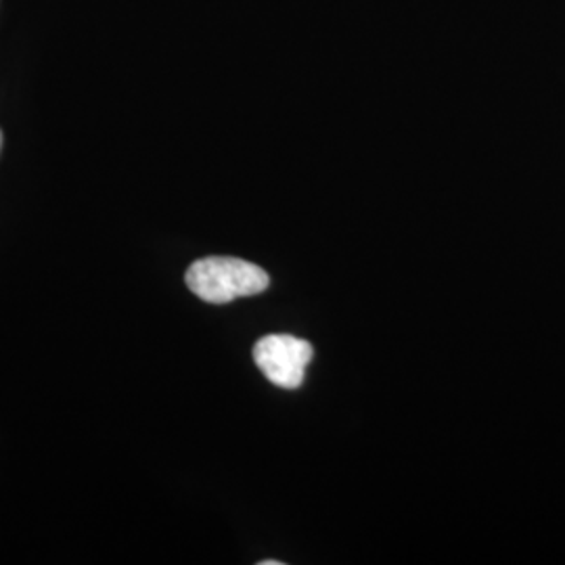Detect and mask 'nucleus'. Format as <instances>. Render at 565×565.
Listing matches in <instances>:
<instances>
[{"label": "nucleus", "instance_id": "obj_1", "mask_svg": "<svg viewBox=\"0 0 565 565\" xmlns=\"http://www.w3.org/2000/svg\"><path fill=\"white\" fill-rule=\"evenodd\" d=\"M184 282L203 302L221 306L263 294L270 277L258 264L231 256H207L186 268Z\"/></svg>", "mask_w": 565, "mask_h": 565}, {"label": "nucleus", "instance_id": "obj_2", "mask_svg": "<svg viewBox=\"0 0 565 565\" xmlns=\"http://www.w3.org/2000/svg\"><path fill=\"white\" fill-rule=\"evenodd\" d=\"M254 361L270 384L282 390H298L312 361V345L294 335H266L254 345Z\"/></svg>", "mask_w": 565, "mask_h": 565}, {"label": "nucleus", "instance_id": "obj_3", "mask_svg": "<svg viewBox=\"0 0 565 565\" xmlns=\"http://www.w3.org/2000/svg\"><path fill=\"white\" fill-rule=\"evenodd\" d=\"M260 565H281V562H260Z\"/></svg>", "mask_w": 565, "mask_h": 565}, {"label": "nucleus", "instance_id": "obj_4", "mask_svg": "<svg viewBox=\"0 0 565 565\" xmlns=\"http://www.w3.org/2000/svg\"><path fill=\"white\" fill-rule=\"evenodd\" d=\"M0 149H2V130H0Z\"/></svg>", "mask_w": 565, "mask_h": 565}]
</instances>
